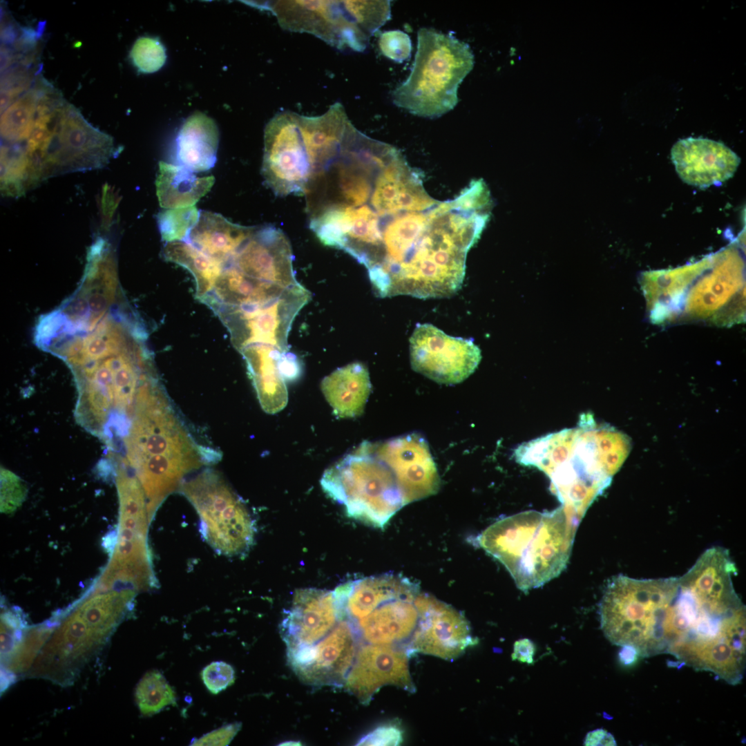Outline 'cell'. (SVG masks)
Returning <instances> with one entry per match:
<instances>
[{
    "instance_id": "cell-14",
    "label": "cell",
    "mask_w": 746,
    "mask_h": 746,
    "mask_svg": "<svg viewBox=\"0 0 746 746\" xmlns=\"http://www.w3.org/2000/svg\"><path fill=\"white\" fill-rule=\"evenodd\" d=\"M416 602L420 616L410 650L452 660L475 643L467 620L452 606L421 592Z\"/></svg>"
},
{
    "instance_id": "cell-28",
    "label": "cell",
    "mask_w": 746,
    "mask_h": 746,
    "mask_svg": "<svg viewBox=\"0 0 746 746\" xmlns=\"http://www.w3.org/2000/svg\"><path fill=\"white\" fill-rule=\"evenodd\" d=\"M162 253L166 260L191 273L195 282L196 297L200 300L213 290L224 267L193 245L182 241L166 243Z\"/></svg>"
},
{
    "instance_id": "cell-5",
    "label": "cell",
    "mask_w": 746,
    "mask_h": 746,
    "mask_svg": "<svg viewBox=\"0 0 746 746\" xmlns=\"http://www.w3.org/2000/svg\"><path fill=\"white\" fill-rule=\"evenodd\" d=\"M261 8L271 11L283 29L358 52L391 15L390 1H271Z\"/></svg>"
},
{
    "instance_id": "cell-20",
    "label": "cell",
    "mask_w": 746,
    "mask_h": 746,
    "mask_svg": "<svg viewBox=\"0 0 746 746\" xmlns=\"http://www.w3.org/2000/svg\"><path fill=\"white\" fill-rule=\"evenodd\" d=\"M339 620L334 591L298 589L281 624L287 649L314 645L326 636Z\"/></svg>"
},
{
    "instance_id": "cell-4",
    "label": "cell",
    "mask_w": 746,
    "mask_h": 746,
    "mask_svg": "<svg viewBox=\"0 0 746 746\" xmlns=\"http://www.w3.org/2000/svg\"><path fill=\"white\" fill-rule=\"evenodd\" d=\"M410 72L392 92L398 107L423 117H438L457 104L458 88L475 64L470 46L432 28L417 32Z\"/></svg>"
},
{
    "instance_id": "cell-2",
    "label": "cell",
    "mask_w": 746,
    "mask_h": 746,
    "mask_svg": "<svg viewBox=\"0 0 746 746\" xmlns=\"http://www.w3.org/2000/svg\"><path fill=\"white\" fill-rule=\"evenodd\" d=\"M122 445L125 458L117 463L139 480L150 522L164 500L179 490L186 475L208 461V450L191 435L157 376L140 386Z\"/></svg>"
},
{
    "instance_id": "cell-32",
    "label": "cell",
    "mask_w": 746,
    "mask_h": 746,
    "mask_svg": "<svg viewBox=\"0 0 746 746\" xmlns=\"http://www.w3.org/2000/svg\"><path fill=\"white\" fill-rule=\"evenodd\" d=\"M133 64L143 73L159 70L166 59V50L157 39L150 37L138 38L130 52Z\"/></svg>"
},
{
    "instance_id": "cell-31",
    "label": "cell",
    "mask_w": 746,
    "mask_h": 746,
    "mask_svg": "<svg viewBox=\"0 0 746 746\" xmlns=\"http://www.w3.org/2000/svg\"><path fill=\"white\" fill-rule=\"evenodd\" d=\"M200 212L195 207L169 209L157 215V225L162 239L168 242L189 239L196 225Z\"/></svg>"
},
{
    "instance_id": "cell-30",
    "label": "cell",
    "mask_w": 746,
    "mask_h": 746,
    "mask_svg": "<svg viewBox=\"0 0 746 746\" xmlns=\"http://www.w3.org/2000/svg\"><path fill=\"white\" fill-rule=\"evenodd\" d=\"M174 690L157 671L146 673L137 685L135 700L144 716H151L175 702Z\"/></svg>"
},
{
    "instance_id": "cell-24",
    "label": "cell",
    "mask_w": 746,
    "mask_h": 746,
    "mask_svg": "<svg viewBox=\"0 0 746 746\" xmlns=\"http://www.w3.org/2000/svg\"><path fill=\"white\" fill-rule=\"evenodd\" d=\"M321 388L335 414L351 418L363 412L372 386L366 366L354 362L325 376Z\"/></svg>"
},
{
    "instance_id": "cell-9",
    "label": "cell",
    "mask_w": 746,
    "mask_h": 746,
    "mask_svg": "<svg viewBox=\"0 0 746 746\" xmlns=\"http://www.w3.org/2000/svg\"><path fill=\"white\" fill-rule=\"evenodd\" d=\"M310 299L309 290L298 283L273 300L219 306L213 311L228 329L239 352L254 344L269 345L285 352L292 323Z\"/></svg>"
},
{
    "instance_id": "cell-19",
    "label": "cell",
    "mask_w": 746,
    "mask_h": 746,
    "mask_svg": "<svg viewBox=\"0 0 746 746\" xmlns=\"http://www.w3.org/2000/svg\"><path fill=\"white\" fill-rule=\"evenodd\" d=\"M671 157L682 181L701 189L729 180L740 162L723 142L703 137L679 140L671 148Z\"/></svg>"
},
{
    "instance_id": "cell-17",
    "label": "cell",
    "mask_w": 746,
    "mask_h": 746,
    "mask_svg": "<svg viewBox=\"0 0 746 746\" xmlns=\"http://www.w3.org/2000/svg\"><path fill=\"white\" fill-rule=\"evenodd\" d=\"M357 637L351 624L339 619L320 642L295 651V671L305 681L313 685H338L345 682L357 651Z\"/></svg>"
},
{
    "instance_id": "cell-15",
    "label": "cell",
    "mask_w": 746,
    "mask_h": 746,
    "mask_svg": "<svg viewBox=\"0 0 746 746\" xmlns=\"http://www.w3.org/2000/svg\"><path fill=\"white\" fill-rule=\"evenodd\" d=\"M420 592L415 583L402 576L396 589L367 614L347 621L368 643L395 645L412 637L417 626L416 599Z\"/></svg>"
},
{
    "instance_id": "cell-1",
    "label": "cell",
    "mask_w": 746,
    "mask_h": 746,
    "mask_svg": "<svg viewBox=\"0 0 746 746\" xmlns=\"http://www.w3.org/2000/svg\"><path fill=\"white\" fill-rule=\"evenodd\" d=\"M736 571L727 550L707 549L674 577L658 628L662 654L732 685L745 676L746 656L745 607L734 588Z\"/></svg>"
},
{
    "instance_id": "cell-33",
    "label": "cell",
    "mask_w": 746,
    "mask_h": 746,
    "mask_svg": "<svg viewBox=\"0 0 746 746\" xmlns=\"http://www.w3.org/2000/svg\"><path fill=\"white\" fill-rule=\"evenodd\" d=\"M27 488L19 477L10 470L1 468V512H15L24 501Z\"/></svg>"
},
{
    "instance_id": "cell-23",
    "label": "cell",
    "mask_w": 746,
    "mask_h": 746,
    "mask_svg": "<svg viewBox=\"0 0 746 746\" xmlns=\"http://www.w3.org/2000/svg\"><path fill=\"white\" fill-rule=\"evenodd\" d=\"M255 228L233 223L220 213L203 211L188 240L224 266L229 264Z\"/></svg>"
},
{
    "instance_id": "cell-26",
    "label": "cell",
    "mask_w": 746,
    "mask_h": 746,
    "mask_svg": "<svg viewBox=\"0 0 746 746\" xmlns=\"http://www.w3.org/2000/svg\"><path fill=\"white\" fill-rule=\"evenodd\" d=\"M290 287L283 288L254 280L229 265L223 269L213 290L201 301L211 309L262 303L279 297Z\"/></svg>"
},
{
    "instance_id": "cell-11",
    "label": "cell",
    "mask_w": 746,
    "mask_h": 746,
    "mask_svg": "<svg viewBox=\"0 0 746 746\" xmlns=\"http://www.w3.org/2000/svg\"><path fill=\"white\" fill-rule=\"evenodd\" d=\"M298 113L283 111L266 125L262 175L276 195H303L310 169Z\"/></svg>"
},
{
    "instance_id": "cell-35",
    "label": "cell",
    "mask_w": 746,
    "mask_h": 746,
    "mask_svg": "<svg viewBox=\"0 0 746 746\" xmlns=\"http://www.w3.org/2000/svg\"><path fill=\"white\" fill-rule=\"evenodd\" d=\"M201 678L209 691L217 694L233 683L235 671L230 664L223 661H216L202 669Z\"/></svg>"
},
{
    "instance_id": "cell-38",
    "label": "cell",
    "mask_w": 746,
    "mask_h": 746,
    "mask_svg": "<svg viewBox=\"0 0 746 746\" xmlns=\"http://www.w3.org/2000/svg\"><path fill=\"white\" fill-rule=\"evenodd\" d=\"M280 372L286 381L296 380L301 373V364L298 357L288 351L283 353L279 361Z\"/></svg>"
},
{
    "instance_id": "cell-41",
    "label": "cell",
    "mask_w": 746,
    "mask_h": 746,
    "mask_svg": "<svg viewBox=\"0 0 746 746\" xmlns=\"http://www.w3.org/2000/svg\"><path fill=\"white\" fill-rule=\"evenodd\" d=\"M638 657L636 651L628 646L622 647L619 652V658L621 662L624 665L632 664Z\"/></svg>"
},
{
    "instance_id": "cell-27",
    "label": "cell",
    "mask_w": 746,
    "mask_h": 746,
    "mask_svg": "<svg viewBox=\"0 0 746 746\" xmlns=\"http://www.w3.org/2000/svg\"><path fill=\"white\" fill-rule=\"evenodd\" d=\"M577 437V428L564 429L519 445L515 461L533 466L548 476L571 456Z\"/></svg>"
},
{
    "instance_id": "cell-36",
    "label": "cell",
    "mask_w": 746,
    "mask_h": 746,
    "mask_svg": "<svg viewBox=\"0 0 746 746\" xmlns=\"http://www.w3.org/2000/svg\"><path fill=\"white\" fill-rule=\"evenodd\" d=\"M241 728L240 723H233L225 725L211 732H209L198 739L192 741V745H227L233 740Z\"/></svg>"
},
{
    "instance_id": "cell-29",
    "label": "cell",
    "mask_w": 746,
    "mask_h": 746,
    "mask_svg": "<svg viewBox=\"0 0 746 746\" xmlns=\"http://www.w3.org/2000/svg\"><path fill=\"white\" fill-rule=\"evenodd\" d=\"M44 90L32 89L1 113V144L23 145L27 142L35 128L37 105Z\"/></svg>"
},
{
    "instance_id": "cell-18",
    "label": "cell",
    "mask_w": 746,
    "mask_h": 746,
    "mask_svg": "<svg viewBox=\"0 0 746 746\" xmlns=\"http://www.w3.org/2000/svg\"><path fill=\"white\" fill-rule=\"evenodd\" d=\"M345 687L364 704L383 686L392 685L410 692L415 687L408 665V653L395 645L365 644L355 656L345 680Z\"/></svg>"
},
{
    "instance_id": "cell-21",
    "label": "cell",
    "mask_w": 746,
    "mask_h": 746,
    "mask_svg": "<svg viewBox=\"0 0 746 746\" xmlns=\"http://www.w3.org/2000/svg\"><path fill=\"white\" fill-rule=\"evenodd\" d=\"M283 353L278 348L265 344L251 345L240 352L259 403L269 414L278 412L287 403L286 381L279 368Z\"/></svg>"
},
{
    "instance_id": "cell-22",
    "label": "cell",
    "mask_w": 746,
    "mask_h": 746,
    "mask_svg": "<svg viewBox=\"0 0 746 746\" xmlns=\"http://www.w3.org/2000/svg\"><path fill=\"white\" fill-rule=\"evenodd\" d=\"M219 132L215 121L201 112L189 116L180 127L175 142V157L180 165L192 172L213 168L217 160Z\"/></svg>"
},
{
    "instance_id": "cell-34",
    "label": "cell",
    "mask_w": 746,
    "mask_h": 746,
    "mask_svg": "<svg viewBox=\"0 0 746 746\" xmlns=\"http://www.w3.org/2000/svg\"><path fill=\"white\" fill-rule=\"evenodd\" d=\"M379 48L386 57L402 63L410 58L412 42L408 34L400 30H388L381 33L379 40Z\"/></svg>"
},
{
    "instance_id": "cell-10",
    "label": "cell",
    "mask_w": 746,
    "mask_h": 746,
    "mask_svg": "<svg viewBox=\"0 0 746 746\" xmlns=\"http://www.w3.org/2000/svg\"><path fill=\"white\" fill-rule=\"evenodd\" d=\"M114 153L111 136L90 124L72 105H63L41 162L42 180L104 167Z\"/></svg>"
},
{
    "instance_id": "cell-6",
    "label": "cell",
    "mask_w": 746,
    "mask_h": 746,
    "mask_svg": "<svg viewBox=\"0 0 746 746\" xmlns=\"http://www.w3.org/2000/svg\"><path fill=\"white\" fill-rule=\"evenodd\" d=\"M321 484L348 516L382 528L406 505L391 468L363 443L327 468Z\"/></svg>"
},
{
    "instance_id": "cell-39",
    "label": "cell",
    "mask_w": 746,
    "mask_h": 746,
    "mask_svg": "<svg viewBox=\"0 0 746 746\" xmlns=\"http://www.w3.org/2000/svg\"><path fill=\"white\" fill-rule=\"evenodd\" d=\"M512 659L522 662L532 664L535 651L534 644L528 638L517 640L514 644Z\"/></svg>"
},
{
    "instance_id": "cell-16",
    "label": "cell",
    "mask_w": 746,
    "mask_h": 746,
    "mask_svg": "<svg viewBox=\"0 0 746 746\" xmlns=\"http://www.w3.org/2000/svg\"><path fill=\"white\" fill-rule=\"evenodd\" d=\"M293 258L285 234L274 226L266 225L255 228L229 265L254 280L287 288L298 283Z\"/></svg>"
},
{
    "instance_id": "cell-13",
    "label": "cell",
    "mask_w": 746,
    "mask_h": 746,
    "mask_svg": "<svg viewBox=\"0 0 746 746\" xmlns=\"http://www.w3.org/2000/svg\"><path fill=\"white\" fill-rule=\"evenodd\" d=\"M367 444L394 472L406 504L437 493L440 478L428 442L420 434Z\"/></svg>"
},
{
    "instance_id": "cell-7",
    "label": "cell",
    "mask_w": 746,
    "mask_h": 746,
    "mask_svg": "<svg viewBox=\"0 0 746 746\" xmlns=\"http://www.w3.org/2000/svg\"><path fill=\"white\" fill-rule=\"evenodd\" d=\"M179 491L200 517L204 540L218 554H246L252 546L255 524L245 504L216 470L207 468L184 480Z\"/></svg>"
},
{
    "instance_id": "cell-8",
    "label": "cell",
    "mask_w": 746,
    "mask_h": 746,
    "mask_svg": "<svg viewBox=\"0 0 746 746\" xmlns=\"http://www.w3.org/2000/svg\"><path fill=\"white\" fill-rule=\"evenodd\" d=\"M119 526L111 560L94 586L106 591H139L157 587L147 533L150 523L145 499L131 494L119 499Z\"/></svg>"
},
{
    "instance_id": "cell-37",
    "label": "cell",
    "mask_w": 746,
    "mask_h": 746,
    "mask_svg": "<svg viewBox=\"0 0 746 746\" xmlns=\"http://www.w3.org/2000/svg\"><path fill=\"white\" fill-rule=\"evenodd\" d=\"M402 741L401 731L394 726H382L375 729L358 742V745H396Z\"/></svg>"
},
{
    "instance_id": "cell-40",
    "label": "cell",
    "mask_w": 746,
    "mask_h": 746,
    "mask_svg": "<svg viewBox=\"0 0 746 746\" xmlns=\"http://www.w3.org/2000/svg\"><path fill=\"white\" fill-rule=\"evenodd\" d=\"M584 745H616L614 737L602 729H597L586 734Z\"/></svg>"
},
{
    "instance_id": "cell-12",
    "label": "cell",
    "mask_w": 746,
    "mask_h": 746,
    "mask_svg": "<svg viewBox=\"0 0 746 746\" xmlns=\"http://www.w3.org/2000/svg\"><path fill=\"white\" fill-rule=\"evenodd\" d=\"M409 341L412 369L441 384L464 381L481 358L471 340L449 336L429 323L417 324Z\"/></svg>"
},
{
    "instance_id": "cell-3",
    "label": "cell",
    "mask_w": 746,
    "mask_h": 746,
    "mask_svg": "<svg viewBox=\"0 0 746 746\" xmlns=\"http://www.w3.org/2000/svg\"><path fill=\"white\" fill-rule=\"evenodd\" d=\"M579 519L563 505L551 511H524L493 523L477 537V543L526 593L564 570Z\"/></svg>"
},
{
    "instance_id": "cell-25",
    "label": "cell",
    "mask_w": 746,
    "mask_h": 746,
    "mask_svg": "<svg viewBox=\"0 0 746 746\" xmlns=\"http://www.w3.org/2000/svg\"><path fill=\"white\" fill-rule=\"evenodd\" d=\"M214 181L212 175L198 177L181 165L160 162L155 181L159 204L166 209L195 206Z\"/></svg>"
}]
</instances>
